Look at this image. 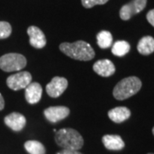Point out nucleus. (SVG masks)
Masks as SVG:
<instances>
[{
	"label": "nucleus",
	"instance_id": "13",
	"mask_svg": "<svg viewBox=\"0 0 154 154\" xmlns=\"http://www.w3.org/2000/svg\"><path fill=\"white\" fill-rule=\"evenodd\" d=\"M105 147L111 151H119L125 146V143L121 136L116 134H106L102 138Z\"/></svg>",
	"mask_w": 154,
	"mask_h": 154
},
{
	"label": "nucleus",
	"instance_id": "10",
	"mask_svg": "<svg viewBox=\"0 0 154 154\" xmlns=\"http://www.w3.org/2000/svg\"><path fill=\"white\" fill-rule=\"evenodd\" d=\"M27 120L25 116L18 112L11 113L5 117V123L13 131H21L26 125Z\"/></svg>",
	"mask_w": 154,
	"mask_h": 154
},
{
	"label": "nucleus",
	"instance_id": "5",
	"mask_svg": "<svg viewBox=\"0 0 154 154\" xmlns=\"http://www.w3.org/2000/svg\"><path fill=\"white\" fill-rule=\"evenodd\" d=\"M32 82V75L28 71L18 72L7 78V86L14 91L24 89Z\"/></svg>",
	"mask_w": 154,
	"mask_h": 154
},
{
	"label": "nucleus",
	"instance_id": "4",
	"mask_svg": "<svg viewBox=\"0 0 154 154\" xmlns=\"http://www.w3.org/2000/svg\"><path fill=\"white\" fill-rule=\"evenodd\" d=\"M26 65V57L19 53H8L0 57V69L5 72L19 71Z\"/></svg>",
	"mask_w": 154,
	"mask_h": 154
},
{
	"label": "nucleus",
	"instance_id": "17",
	"mask_svg": "<svg viewBox=\"0 0 154 154\" xmlns=\"http://www.w3.org/2000/svg\"><path fill=\"white\" fill-rule=\"evenodd\" d=\"M24 147L29 154H45L44 145L37 140H28L24 144Z\"/></svg>",
	"mask_w": 154,
	"mask_h": 154
},
{
	"label": "nucleus",
	"instance_id": "7",
	"mask_svg": "<svg viewBox=\"0 0 154 154\" xmlns=\"http://www.w3.org/2000/svg\"><path fill=\"white\" fill-rule=\"evenodd\" d=\"M68 87V81L64 77L56 76L46 85V93L51 98H57L63 94Z\"/></svg>",
	"mask_w": 154,
	"mask_h": 154
},
{
	"label": "nucleus",
	"instance_id": "3",
	"mask_svg": "<svg viewBox=\"0 0 154 154\" xmlns=\"http://www.w3.org/2000/svg\"><path fill=\"white\" fill-rule=\"evenodd\" d=\"M141 81L136 76H129L122 79L113 89V96L117 100H124L132 97L140 90Z\"/></svg>",
	"mask_w": 154,
	"mask_h": 154
},
{
	"label": "nucleus",
	"instance_id": "15",
	"mask_svg": "<svg viewBox=\"0 0 154 154\" xmlns=\"http://www.w3.org/2000/svg\"><path fill=\"white\" fill-rule=\"evenodd\" d=\"M138 51L142 55H150L154 52V38L152 36H145L140 39L137 45Z\"/></svg>",
	"mask_w": 154,
	"mask_h": 154
},
{
	"label": "nucleus",
	"instance_id": "9",
	"mask_svg": "<svg viewBox=\"0 0 154 154\" xmlns=\"http://www.w3.org/2000/svg\"><path fill=\"white\" fill-rule=\"evenodd\" d=\"M28 34L29 36V43L33 47L36 49H41L45 46L46 38L40 28L31 26L28 28Z\"/></svg>",
	"mask_w": 154,
	"mask_h": 154
},
{
	"label": "nucleus",
	"instance_id": "23",
	"mask_svg": "<svg viewBox=\"0 0 154 154\" xmlns=\"http://www.w3.org/2000/svg\"><path fill=\"white\" fill-rule=\"evenodd\" d=\"M4 108H5V100L2 94H0V110H2Z\"/></svg>",
	"mask_w": 154,
	"mask_h": 154
},
{
	"label": "nucleus",
	"instance_id": "22",
	"mask_svg": "<svg viewBox=\"0 0 154 154\" xmlns=\"http://www.w3.org/2000/svg\"><path fill=\"white\" fill-rule=\"evenodd\" d=\"M57 154H82L78 151H73V150H62L61 152H57Z\"/></svg>",
	"mask_w": 154,
	"mask_h": 154
},
{
	"label": "nucleus",
	"instance_id": "20",
	"mask_svg": "<svg viewBox=\"0 0 154 154\" xmlns=\"http://www.w3.org/2000/svg\"><path fill=\"white\" fill-rule=\"evenodd\" d=\"M108 1L109 0H82V4L85 8L90 9V8H93L95 5H105Z\"/></svg>",
	"mask_w": 154,
	"mask_h": 154
},
{
	"label": "nucleus",
	"instance_id": "19",
	"mask_svg": "<svg viewBox=\"0 0 154 154\" xmlns=\"http://www.w3.org/2000/svg\"><path fill=\"white\" fill-rule=\"evenodd\" d=\"M12 32L11 24L7 22H0V39L10 37Z\"/></svg>",
	"mask_w": 154,
	"mask_h": 154
},
{
	"label": "nucleus",
	"instance_id": "25",
	"mask_svg": "<svg viewBox=\"0 0 154 154\" xmlns=\"http://www.w3.org/2000/svg\"><path fill=\"white\" fill-rule=\"evenodd\" d=\"M148 154H154V153H148Z\"/></svg>",
	"mask_w": 154,
	"mask_h": 154
},
{
	"label": "nucleus",
	"instance_id": "21",
	"mask_svg": "<svg viewBox=\"0 0 154 154\" xmlns=\"http://www.w3.org/2000/svg\"><path fill=\"white\" fill-rule=\"evenodd\" d=\"M146 19H147V21L149 22V23H150L152 27H154V10H151V11L147 13V15H146Z\"/></svg>",
	"mask_w": 154,
	"mask_h": 154
},
{
	"label": "nucleus",
	"instance_id": "1",
	"mask_svg": "<svg viewBox=\"0 0 154 154\" xmlns=\"http://www.w3.org/2000/svg\"><path fill=\"white\" fill-rule=\"evenodd\" d=\"M61 51L73 59L80 61L92 60L95 57V51L90 45L78 40L75 43H63L59 46Z\"/></svg>",
	"mask_w": 154,
	"mask_h": 154
},
{
	"label": "nucleus",
	"instance_id": "11",
	"mask_svg": "<svg viewBox=\"0 0 154 154\" xmlns=\"http://www.w3.org/2000/svg\"><path fill=\"white\" fill-rule=\"evenodd\" d=\"M42 96V87L38 82H31L25 88V98L28 103L34 105L39 102Z\"/></svg>",
	"mask_w": 154,
	"mask_h": 154
},
{
	"label": "nucleus",
	"instance_id": "6",
	"mask_svg": "<svg viewBox=\"0 0 154 154\" xmlns=\"http://www.w3.org/2000/svg\"><path fill=\"white\" fill-rule=\"evenodd\" d=\"M147 0H133L130 3L124 5L119 11L122 20L128 21L133 16L141 12L146 6Z\"/></svg>",
	"mask_w": 154,
	"mask_h": 154
},
{
	"label": "nucleus",
	"instance_id": "8",
	"mask_svg": "<svg viewBox=\"0 0 154 154\" xmlns=\"http://www.w3.org/2000/svg\"><path fill=\"white\" fill-rule=\"evenodd\" d=\"M69 112V109L66 106H51L44 110V115L51 122H57L66 118Z\"/></svg>",
	"mask_w": 154,
	"mask_h": 154
},
{
	"label": "nucleus",
	"instance_id": "24",
	"mask_svg": "<svg viewBox=\"0 0 154 154\" xmlns=\"http://www.w3.org/2000/svg\"><path fill=\"white\" fill-rule=\"evenodd\" d=\"M152 134H153V135H154V127L152 128Z\"/></svg>",
	"mask_w": 154,
	"mask_h": 154
},
{
	"label": "nucleus",
	"instance_id": "18",
	"mask_svg": "<svg viewBox=\"0 0 154 154\" xmlns=\"http://www.w3.org/2000/svg\"><path fill=\"white\" fill-rule=\"evenodd\" d=\"M129 51H130V45L124 40L116 41L111 48V52L117 57H123Z\"/></svg>",
	"mask_w": 154,
	"mask_h": 154
},
{
	"label": "nucleus",
	"instance_id": "12",
	"mask_svg": "<svg viewBox=\"0 0 154 154\" xmlns=\"http://www.w3.org/2000/svg\"><path fill=\"white\" fill-rule=\"evenodd\" d=\"M94 72L103 77H109L112 75L116 71L114 63L109 59H102L97 61L94 64Z\"/></svg>",
	"mask_w": 154,
	"mask_h": 154
},
{
	"label": "nucleus",
	"instance_id": "16",
	"mask_svg": "<svg viewBox=\"0 0 154 154\" xmlns=\"http://www.w3.org/2000/svg\"><path fill=\"white\" fill-rule=\"evenodd\" d=\"M113 41L112 35L109 31H101L97 34V44L102 49H107L111 46Z\"/></svg>",
	"mask_w": 154,
	"mask_h": 154
},
{
	"label": "nucleus",
	"instance_id": "2",
	"mask_svg": "<svg viewBox=\"0 0 154 154\" xmlns=\"http://www.w3.org/2000/svg\"><path fill=\"white\" fill-rule=\"evenodd\" d=\"M55 141L63 149L73 151L80 150L84 144L81 134L73 128H62L57 131Z\"/></svg>",
	"mask_w": 154,
	"mask_h": 154
},
{
	"label": "nucleus",
	"instance_id": "14",
	"mask_svg": "<svg viewBox=\"0 0 154 154\" xmlns=\"http://www.w3.org/2000/svg\"><path fill=\"white\" fill-rule=\"evenodd\" d=\"M108 116L112 122H114L116 123H121L130 117L131 111L127 107L119 106V107H116L109 110Z\"/></svg>",
	"mask_w": 154,
	"mask_h": 154
}]
</instances>
